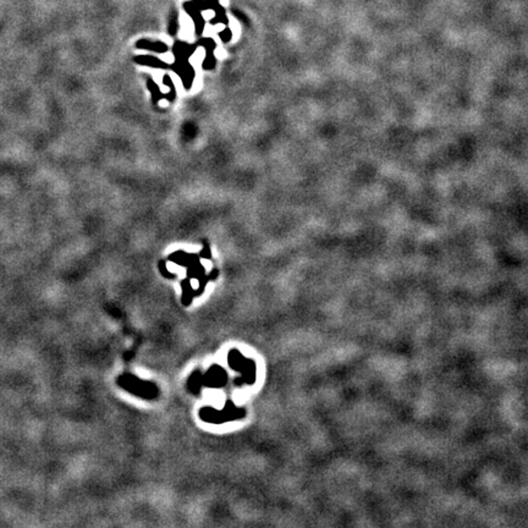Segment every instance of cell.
<instances>
[{
    "label": "cell",
    "instance_id": "6da1fadb",
    "mask_svg": "<svg viewBox=\"0 0 528 528\" xmlns=\"http://www.w3.org/2000/svg\"><path fill=\"white\" fill-rule=\"evenodd\" d=\"M170 69L175 71V73L180 76L181 79H183V83H184V87H185V89L191 88L192 82H193L196 73H194L193 68H192V66L189 64L187 59H176L175 64H174V65H170Z\"/></svg>",
    "mask_w": 528,
    "mask_h": 528
},
{
    "label": "cell",
    "instance_id": "ba28073f",
    "mask_svg": "<svg viewBox=\"0 0 528 528\" xmlns=\"http://www.w3.org/2000/svg\"><path fill=\"white\" fill-rule=\"evenodd\" d=\"M213 52H214V50H207V55L203 63V69H206V70H211V69L214 68L215 64H217V60H215V56Z\"/></svg>",
    "mask_w": 528,
    "mask_h": 528
},
{
    "label": "cell",
    "instance_id": "5b68a950",
    "mask_svg": "<svg viewBox=\"0 0 528 528\" xmlns=\"http://www.w3.org/2000/svg\"><path fill=\"white\" fill-rule=\"evenodd\" d=\"M197 45L187 44L185 42H176L174 45V54L176 59H189L196 50Z\"/></svg>",
    "mask_w": 528,
    "mask_h": 528
},
{
    "label": "cell",
    "instance_id": "9c48e42d",
    "mask_svg": "<svg viewBox=\"0 0 528 528\" xmlns=\"http://www.w3.org/2000/svg\"><path fill=\"white\" fill-rule=\"evenodd\" d=\"M169 31H170V35L175 36L179 31V20H178V14L173 12L171 15L170 22H169Z\"/></svg>",
    "mask_w": 528,
    "mask_h": 528
},
{
    "label": "cell",
    "instance_id": "7a4b0ae2",
    "mask_svg": "<svg viewBox=\"0 0 528 528\" xmlns=\"http://www.w3.org/2000/svg\"><path fill=\"white\" fill-rule=\"evenodd\" d=\"M184 7H185L187 14H189V16L192 17V20H193L194 26H196V33L197 35H201L202 31H203V28H204V25H206V21H204L201 11H199V10L197 9L193 4H192V1L185 2V4H184Z\"/></svg>",
    "mask_w": 528,
    "mask_h": 528
},
{
    "label": "cell",
    "instance_id": "3957f363",
    "mask_svg": "<svg viewBox=\"0 0 528 528\" xmlns=\"http://www.w3.org/2000/svg\"><path fill=\"white\" fill-rule=\"evenodd\" d=\"M135 61L137 64H141V65L152 66V68H157V69H168V68H170V65H169L168 63H165V61H163V60H160V59L155 58V56H151V55L136 56Z\"/></svg>",
    "mask_w": 528,
    "mask_h": 528
},
{
    "label": "cell",
    "instance_id": "8992f818",
    "mask_svg": "<svg viewBox=\"0 0 528 528\" xmlns=\"http://www.w3.org/2000/svg\"><path fill=\"white\" fill-rule=\"evenodd\" d=\"M147 83H148V88H150L151 93H152L153 102H154V103H158V102L160 101L161 98H164V96H163V94H161L160 89H159V87L157 86V84H155V82L153 81L152 78L148 79Z\"/></svg>",
    "mask_w": 528,
    "mask_h": 528
},
{
    "label": "cell",
    "instance_id": "7c38bea8",
    "mask_svg": "<svg viewBox=\"0 0 528 528\" xmlns=\"http://www.w3.org/2000/svg\"><path fill=\"white\" fill-rule=\"evenodd\" d=\"M209 2V9H213L214 6H217L219 4V0H208Z\"/></svg>",
    "mask_w": 528,
    "mask_h": 528
},
{
    "label": "cell",
    "instance_id": "8fae6325",
    "mask_svg": "<svg viewBox=\"0 0 528 528\" xmlns=\"http://www.w3.org/2000/svg\"><path fill=\"white\" fill-rule=\"evenodd\" d=\"M231 36H232V33L229 28H225V30H223L222 32L219 33V37L223 42H229V40L231 39Z\"/></svg>",
    "mask_w": 528,
    "mask_h": 528
},
{
    "label": "cell",
    "instance_id": "52a82bcc",
    "mask_svg": "<svg viewBox=\"0 0 528 528\" xmlns=\"http://www.w3.org/2000/svg\"><path fill=\"white\" fill-rule=\"evenodd\" d=\"M164 83L168 84L169 88H170V92H169L168 94H165V96H164V98H166V99H168V101H170V102H174V101H175V98H176L175 86H174L173 81H171V78L169 77L168 75L164 76Z\"/></svg>",
    "mask_w": 528,
    "mask_h": 528
},
{
    "label": "cell",
    "instance_id": "277c9868",
    "mask_svg": "<svg viewBox=\"0 0 528 528\" xmlns=\"http://www.w3.org/2000/svg\"><path fill=\"white\" fill-rule=\"evenodd\" d=\"M136 47L140 48V49H146L151 50V52L155 53H166L169 50L168 45L163 42H153V40L148 39H141L140 42H137Z\"/></svg>",
    "mask_w": 528,
    "mask_h": 528
},
{
    "label": "cell",
    "instance_id": "30bf717a",
    "mask_svg": "<svg viewBox=\"0 0 528 528\" xmlns=\"http://www.w3.org/2000/svg\"><path fill=\"white\" fill-rule=\"evenodd\" d=\"M192 4H193L201 12L204 11V10L209 9L208 0H192Z\"/></svg>",
    "mask_w": 528,
    "mask_h": 528
}]
</instances>
